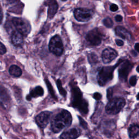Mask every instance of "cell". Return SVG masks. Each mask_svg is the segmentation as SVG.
<instances>
[{
    "label": "cell",
    "mask_w": 139,
    "mask_h": 139,
    "mask_svg": "<svg viewBox=\"0 0 139 139\" xmlns=\"http://www.w3.org/2000/svg\"><path fill=\"white\" fill-rule=\"evenodd\" d=\"M80 135V132L77 128H72L63 133L60 137V139H76Z\"/></svg>",
    "instance_id": "12"
},
{
    "label": "cell",
    "mask_w": 139,
    "mask_h": 139,
    "mask_svg": "<svg viewBox=\"0 0 139 139\" xmlns=\"http://www.w3.org/2000/svg\"><path fill=\"white\" fill-rule=\"evenodd\" d=\"M94 98L97 100H99L101 99L102 98V95L99 93H98V92H96V93H95L94 94V96H93Z\"/></svg>",
    "instance_id": "28"
},
{
    "label": "cell",
    "mask_w": 139,
    "mask_h": 139,
    "mask_svg": "<svg viewBox=\"0 0 139 139\" xmlns=\"http://www.w3.org/2000/svg\"><path fill=\"white\" fill-rule=\"evenodd\" d=\"M45 82H46V85H47V88L49 89V91L50 92V94L51 95V96L55 99H57L56 96H55V95L54 94V90L53 89V87L51 85V84L50 83V82H49V80L48 79H46L45 80Z\"/></svg>",
    "instance_id": "22"
},
{
    "label": "cell",
    "mask_w": 139,
    "mask_h": 139,
    "mask_svg": "<svg viewBox=\"0 0 139 139\" xmlns=\"http://www.w3.org/2000/svg\"><path fill=\"white\" fill-rule=\"evenodd\" d=\"M9 72L11 75L15 77H19L22 75L21 69L15 65H13L9 69Z\"/></svg>",
    "instance_id": "17"
},
{
    "label": "cell",
    "mask_w": 139,
    "mask_h": 139,
    "mask_svg": "<svg viewBox=\"0 0 139 139\" xmlns=\"http://www.w3.org/2000/svg\"><path fill=\"white\" fill-rule=\"evenodd\" d=\"M71 91L72 95V106L77 109L81 114L86 115L88 113V102L83 98V94L80 90L76 85L71 87Z\"/></svg>",
    "instance_id": "2"
},
{
    "label": "cell",
    "mask_w": 139,
    "mask_h": 139,
    "mask_svg": "<svg viewBox=\"0 0 139 139\" xmlns=\"http://www.w3.org/2000/svg\"><path fill=\"white\" fill-rule=\"evenodd\" d=\"M118 9V7L115 4H112L110 6V10L113 12H116Z\"/></svg>",
    "instance_id": "27"
},
{
    "label": "cell",
    "mask_w": 139,
    "mask_h": 139,
    "mask_svg": "<svg viewBox=\"0 0 139 139\" xmlns=\"http://www.w3.org/2000/svg\"><path fill=\"white\" fill-rule=\"evenodd\" d=\"M126 104V100L121 97H115L110 99L106 107V111L110 115H116L121 111Z\"/></svg>",
    "instance_id": "4"
},
{
    "label": "cell",
    "mask_w": 139,
    "mask_h": 139,
    "mask_svg": "<svg viewBox=\"0 0 139 139\" xmlns=\"http://www.w3.org/2000/svg\"><path fill=\"white\" fill-rule=\"evenodd\" d=\"M136 98H137V100H139V93L137 94V96H136Z\"/></svg>",
    "instance_id": "34"
},
{
    "label": "cell",
    "mask_w": 139,
    "mask_h": 139,
    "mask_svg": "<svg viewBox=\"0 0 139 139\" xmlns=\"http://www.w3.org/2000/svg\"><path fill=\"white\" fill-rule=\"evenodd\" d=\"M102 34L97 28L89 31L85 37L87 41L92 46L99 45L102 41Z\"/></svg>",
    "instance_id": "8"
},
{
    "label": "cell",
    "mask_w": 139,
    "mask_h": 139,
    "mask_svg": "<svg viewBox=\"0 0 139 139\" xmlns=\"http://www.w3.org/2000/svg\"><path fill=\"white\" fill-rule=\"evenodd\" d=\"M72 121V118L70 113L66 110H63L52 120V131L55 133H59L64 128L69 127Z\"/></svg>",
    "instance_id": "1"
},
{
    "label": "cell",
    "mask_w": 139,
    "mask_h": 139,
    "mask_svg": "<svg viewBox=\"0 0 139 139\" xmlns=\"http://www.w3.org/2000/svg\"><path fill=\"white\" fill-rule=\"evenodd\" d=\"M103 25L107 28H112L113 26V22L110 17L105 18L103 20Z\"/></svg>",
    "instance_id": "23"
},
{
    "label": "cell",
    "mask_w": 139,
    "mask_h": 139,
    "mask_svg": "<svg viewBox=\"0 0 139 139\" xmlns=\"http://www.w3.org/2000/svg\"><path fill=\"white\" fill-rule=\"evenodd\" d=\"M7 50L5 47V46L0 42V54H4L6 53Z\"/></svg>",
    "instance_id": "26"
},
{
    "label": "cell",
    "mask_w": 139,
    "mask_h": 139,
    "mask_svg": "<svg viewBox=\"0 0 139 139\" xmlns=\"http://www.w3.org/2000/svg\"><path fill=\"white\" fill-rule=\"evenodd\" d=\"M23 35L17 31L14 32L12 35V41L13 45L17 47L21 46L23 44Z\"/></svg>",
    "instance_id": "15"
},
{
    "label": "cell",
    "mask_w": 139,
    "mask_h": 139,
    "mask_svg": "<svg viewBox=\"0 0 139 139\" xmlns=\"http://www.w3.org/2000/svg\"><path fill=\"white\" fill-rule=\"evenodd\" d=\"M3 12L1 10V7H0V23H1L3 20Z\"/></svg>",
    "instance_id": "31"
},
{
    "label": "cell",
    "mask_w": 139,
    "mask_h": 139,
    "mask_svg": "<svg viewBox=\"0 0 139 139\" xmlns=\"http://www.w3.org/2000/svg\"><path fill=\"white\" fill-rule=\"evenodd\" d=\"M136 71L138 73H139V65L136 68Z\"/></svg>",
    "instance_id": "33"
},
{
    "label": "cell",
    "mask_w": 139,
    "mask_h": 139,
    "mask_svg": "<svg viewBox=\"0 0 139 139\" xmlns=\"http://www.w3.org/2000/svg\"><path fill=\"white\" fill-rule=\"evenodd\" d=\"M115 42H116V44H117V45L118 46H122L124 45V42L122 40L116 39Z\"/></svg>",
    "instance_id": "29"
},
{
    "label": "cell",
    "mask_w": 139,
    "mask_h": 139,
    "mask_svg": "<svg viewBox=\"0 0 139 139\" xmlns=\"http://www.w3.org/2000/svg\"><path fill=\"white\" fill-rule=\"evenodd\" d=\"M132 68V64L128 61H124L121 63L118 68V76L120 80L122 82L127 81L128 76Z\"/></svg>",
    "instance_id": "9"
},
{
    "label": "cell",
    "mask_w": 139,
    "mask_h": 139,
    "mask_svg": "<svg viewBox=\"0 0 139 139\" xmlns=\"http://www.w3.org/2000/svg\"><path fill=\"white\" fill-rule=\"evenodd\" d=\"M50 112H44L39 114L36 117V122L41 128H45L49 124L51 116Z\"/></svg>",
    "instance_id": "10"
},
{
    "label": "cell",
    "mask_w": 139,
    "mask_h": 139,
    "mask_svg": "<svg viewBox=\"0 0 139 139\" xmlns=\"http://www.w3.org/2000/svg\"><path fill=\"white\" fill-rule=\"evenodd\" d=\"M44 94V91L43 88L40 86H38L31 91L30 94L27 96L26 99L27 100H31L32 98H36L42 96Z\"/></svg>",
    "instance_id": "14"
},
{
    "label": "cell",
    "mask_w": 139,
    "mask_h": 139,
    "mask_svg": "<svg viewBox=\"0 0 139 139\" xmlns=\"http://www.w3.org/2000/svg\"><path fill=\"white\" fill-rule=\"evenodd\" d=\"M137 83V78L135 76H132L129 80V84L132 87L135 86L136 84Z\"/></svg>",
    "instance_id": "25"
},
{
    "label": "cell",
    "mask_w": 139,
    "mask_h": 139,
    "mask_svg": "<svg viewBox=\"0 0 139 139\" xmlns=\"http://www.w3.org/2000/svg\"><path fill=\"white\" fill-rule=\"evenodd\" d=\"M88 60L91 65L96 64L98 62V56L94 53H91L88 55Z\"/></svg>",
    "instance_id": "20"
},
{
    "label": "cell",
    "mask_w": 139,
    "mask_h": 139,
    "mask_svg": "<svg viewBox=\"0 0 139 139\" xmlns=\"http://www.w3.org/2000/svg\"><path fill=\"white\" fill-rule=\"evenodd\" d=\"M94 15V12L90 9L79 8L74 11V16L76 19L79 22H88L90 21Z\"/></svg>",
    "instance_id": "7"
},
{
    "label": "cell",
    "mask_w": 139,
    "mask_h": 139,
    "mask_svg": "<svg viewBox=\"0 0 139 139\" xmlns=\"http://www.w3.org/2000/svg\"><path fill=\"white\" fill-rule=\"evenodd\" d=\"M122 19H123V17L121 15H117L115 16V20L117 22H121V21H122Z\"/></svg>",
    "instance_id": "30"
},
{
    "label": "cell",
    "mask_w": 139,
    "mask_h": 139,
    "mask_svg": "<svg viewBox=\"0 0 139 139\" xmlns=\"http://www.w3.org/2000/svg\"><path fill=\"white\" fill-rule=\"evenodd\" d=\"M117 65L113 66L103 67L98 72L97 75V82L100 86H104L113 78V72Z\"/></svg>",
    "instance_id": "3"
},
{
    "label": "cell",
    "mask_w": 139,
    "mask_h": 139,
    "mask_svg": "<svg viewBox=\"0 0 139 139\" xmlns=\"http://www.w3.org/2000/svg\"><path fill=\"white\" fill-rule=\"evenodd\" d=\"M128 134L130 137H135L139 135V127L136 125H132L129 128Z\"/></svg>",
    "instance_id": "18"
},
{
    "label": "cell",
    "mask_w": 139,
    "mask_h": 139,
    "mask_svg": "<svg viewBox=\"0 0 139 139\" xmlns=\"http://www.w3.org/2000/svg\"><path fill=\"white\" fill-rule=\"evenodd\" d=\"M134 47H135V50H136L137 52L139 53V43H136V44L135 45Z\"/></svg>",
    "instance_id": "32"
},
{
    "label": "cell",
    "mask_w": 139,
    "mask_h": 139,
    "mask_svg": "<svg viewBox=\"0 0 139 139\" xmlns=\"http://www.w3.org/2000/svg\"><path fill=\"white\" fill-rule=\"evenodd\" d=\"M78 118H79V123H80V126L82 127H83L84 129H87L88 128V123H87V122L85 121L84 119L80 116H78Z\"/></svg>",
    "instance_id": "24"
},
{
    "label": "cell",
    "mask_w": 139,
    "mask_h": 139,
    "mask_svg": "<svg viewBox=\"0 0 139 139\" xmlns=\"http://www.w3.org/2000/svg\"><path fill=\"white\" fill-rule=\"evenodd\" d=\"M117 52L110 47L105 49L102 54V59L104 64H109L117 57Z\"/></svg>",
    "instance_id": "11"
},
{
    "label": "cell",
    "mask_w": 139,
    "mask_h": 139,
    "mask_svg": "<svg viewBox=\"0 0 139 139\" xmlns=\"http://www.w3.org/2000/svg\"><path fill=\"white\" fill-rule=\"evenodd\" d=\"M13 23L17 31L23 36L28 35L31 31V26L29 21L21 17H14Z\"/></svg>",
    "instance_id": "5"
},
{
    "label": "cell",
    "mask_w": 139,
    "mask_h": 139,
    "mask_svg": "<svg viewBox=\"0 0 139 139\" xmlns=\"http://www.w3.org/2000/svg\"><path fill=\"white\" fill-rule=\"evenodd\" d=\"M116 34L125 40H130L131 39V35L127 30L122 26H117L115 28Z\"/></svg>",
    "instance_id": "13"
},
{
    "label": "cell",
    "mask_w": 139,
    "mask_h": 139,
    "mask_svg": "<svg viewBox=\"0 0 139 139\" xmlns=\"http://www.w3.org/2000/svg\"><path fill=\"white\" fill-rule=\"evenodd\" d=\"M49 50L57 56H60L62 54L64 46L62 40L59 35H55L51 39L49 43Z\"/></svg>",
    "instance_id": "6"
},
{
    "label": "cell",
    "mask_w": 139,
    "mask_h": 139,
    "mask_svg": "<svg viewBox=\"0 0 139 139\" xmlns=\"http://www.w3.org/2000/svg\"><path fill=\"white\" fill-rule=\"evenodd\" d=\"M49 3L47 5L49 6L48 9V16L49 18H52L56 14L58 8V5L57 2L55 1H50L47 2Z\"/></svg>",
    "instance_id": "16"
},
{
    "label": "cell",
    "mask_w": 139,
    "mask_h": 139,
    "mask_svg": "<svg viewBox=\"0 0 139 139\" xmlns=\"http://www.w3.org/2000/svg\"><path fill=\"white\" fill-rule=\"evenodd\" d=\"M57 85L58 87V89L59 90V91L60 92V94L64 97H65L66 96V91H65L63 87H62V84H61V80L60 79H58L57 80Z\"/></svg>",
    "instance_id": "21"
},
{
    "label": "cell",
    "mask_w": 139,
    "mask_h": 139,
    "mask_svg": "<svg viewBox=\"0 0 139 139\" xmlns=\"http://www.w3.org/2000/svg\"><path fill=\"white\" fill-rule=\"evenodd\" d=\"M8 100V96L6 90L3 87L0 85V104H2L3 102Z\"/></svg>",
    "instance_id": "19"
}]
</instances>
